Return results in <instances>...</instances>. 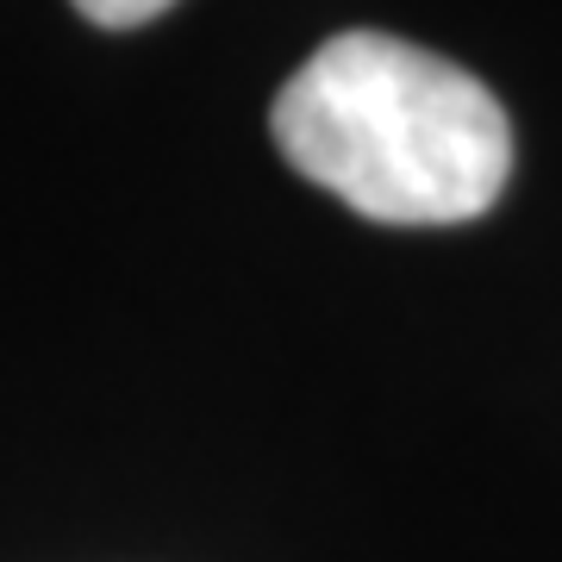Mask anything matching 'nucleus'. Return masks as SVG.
Listing matches in <instances>:
<instances>
[{
	"label": "nucleus",
	"mask_w": 562,
	"mask_h": 562,
	"mask_svg": "<svg viewBox=\"0 0 562 562\" xmlns=\"http://www.w3.org/2000/svg\"><path fill=\"white\" fill-rule=\"evenodd\" d=\"M281 157L382 225L482 220L513 176V125L450 57L387 32H338L269 113Z\"/></svg>",
	"instance_id": "f257e3e1"
},
{
	"label": "nucleus",
	"mask_w": 562,
	"mask_h": 562,
	"mask_svg": "<svg viewBox=\"0 0 562 562\" xmlns=\"http://www.w3.org/2000/svg\"><path fill=\"white\" fill-rule=\"evenodd\" d=\"M81 20H94V25H106V32H132V25H144V20H157V13H169L176 0H69Z\"/></svg>",
	"instance_id": "f03ea898"
}]
</instances>
